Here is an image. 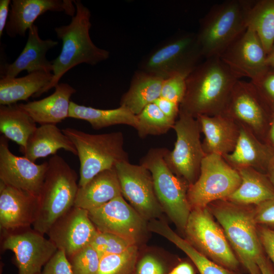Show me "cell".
<instances>
[{"label":"cell","mask_w":274,"mask_h":274,"mask_svg":"<svg viewBox=\"0 0 274 274\" xmlns=\"http://www.w3.org/2000/svg\"><path fill=\"white\" fill-rule=\"evenodd\" d=\"M38 274H43L42 272L40 273H38Z\"/></svg>","instance_id":"obj_52"},{"label":"cell","mask_w":274,"mask_h":274,"mask_svg":"<svg viewBox=\"0 0 274 274\" xmlns=\"http://www.w3.org/2000/svg\"><path fill=\"white\" fill-rule=\"evenodd\" d=\"M137 259L136 245L122 253L103 256L97 274H133Z\"/></svg>","instance_id":"obj_35"},{"label":"cell","mask_w":274,"mask_h":274,"mask_svg":"<svg viewBox=\"0 0 274 274\" xmlns=\"http://www.w3.org/2000/svg\"><path fill=\"white\" fill-rule=\"evenodd\" d=\"M257 232L264 253L274 267V230L257 225Z\"/></svg>","instance_id":"obj_43"},{"label":"cell","mask_w":274,"mask_h":274,"mask_svg":"<svg viewBox=\"0 0 274 274\" xmlns=\"http://www.w3.org/2000/svg\"><path fill=\"white\" fill-rule=\"evenodd\" d=\"M43 274H74L65 252L58 250L44 267Z\"/></svg>","instance_id":"obj_42"},{"label":"cell","mask_w":274,"mask_h":274,"mask_svg":"<svg viewBox=\"0 0 274 274\" xmlns=\"http://www.w3.org/2000/svg\"><path fill=\"white\" fill-rule=\"evenodd\" d=\"M184 232L186 240L208 258L241 272L242 266L208 207L191 210Z\"/></svg>","instance_id":"obj_9"},{"label":"cell","mask_w":274,"mask_h":274,"mask_svg":"<svg viewBox=\"0 0 274 274\" xmlns=\"http://www.w3.org/2000/svg\"><path fill=\"white\" fill-rule=\"evenodd\" d=\"M266 63L269 67L274 68V44L267 55Z\"/></svg>","instance_id":"obj_50"},{"label":"cell","mask_w":274,"mask_h":274,"mask_svg":"<svg viewBox=\"0 0 274 274\" xmlns=\"http://www.w3.org/2000/svg\"><path fill=\"white\" fill-rule=\"evenodd\" d=\"M122 196L147 220L156 219L163 211L156 195L151 172L142 164L129 161L118 163L115 167Z\"/></svg>","instance_id":"obj_14"},{"label":"cell","mask_w":274,"mask_h":274,"mask_svg":"<svg viewBox=\"0 0 274 274\" xmlns=\"http://www.w3.org/2000/svg\"><path fill=\"white\" fill-rule=\"evenodd\" d=\"M1 248L14 254L18 274H38L58 250L44 234L30 227L2 232Z\"/></svg>","instance_id":"obj_13"},{"label":"cell","mask_w":274,"mask_h":274,"mask_svg":"<svg viewBox=\"0 0 274 274\" xmlns=\"http://www.w3.org/2000/svg\"><path fill=\"white\" fill-rule=\"evenodd\" d=\"M122 195L115 168L104 170L79 187L74 206L89 211Z\"/></svg>","instance_id":"obj_25"},{"label":"cell","mask_w":274,"mask_h":274,"mask_svg":"<svg viewBox=\"0 0 274 274\" xmlns=\"http://www.w3.org/2000/svg\"><path fill=\"white\" fill-rule=\"evenodd\" d=\"M88 211L97 231L117 234L135 244L146 230V221L122 195Z\"/></svg>","instance_id":"obj_15"},{"label":"cell","mask_w":274,"mask_h":274,"mask_svg":"<svg viewBox=\"0 0 274 274\" xmlns=\"http://www.w3.org/2000/svg\"><path fill=\"white\" fill-rule=\"evenodd\" d=\"M62 131L77 151L80 161L79 187L85 185L99 173L115 168L120 162L129 161L121 131L94 134L70 127Z\"/></svg>","instance_id":"obj_6"},{"label":"cell","mask_w":274,"mask_h":274,"mask_svg":"<svg viewBox=\"0 0 274 274\" xmlns=\"http://www.w3.org/2000/svg\"><path fill=\"white\" fill-rule=\"evenodd\" d=\"M54 88V92L46 97L18 104L40 125L56 124L68 117L70 98L76 90L65 83H58Z\"/></svg>","instance_id":"obj_24"},{"label":"cell","mask_w":274,"mask_h":274,"mask_svg":"<svg viewBox=\"0 0 274 274\" xmlns=\"http://www.w3.org/2000/svg\"><path fill=\"white\" fill-rule=\"evenodd\" d=\"M37 128L36 123L18 104L0 106V131L23 149Z\"/></svg>","instance_id":"obj_32"},{"label":"cell","mask_w":274,"mask_h":274,"mask_svg":"<svg viewBox=\"0 0 274 274\" xmlns=\"http://www.w3.org/2000/svg\"><path fill=\"white\" fill-rule=\"evenodd\" d=\"M68 117L86 121L96 130L119 124L135 128L136 116L124 107L113 109H99L80 105L74 101L70 103Z\"/></svg>","instance_id":"obj_30"},{"label":"cell","mask_w":274,"mask_h":274,"mask_svg":"<svg viewBox=\"0 0 274 274\" xmlns=\"http://www.w3.org/2000/svg\"><path fill=\"white\" fill-rule=\"evenodd\" d=\"M267 55L257 33L248 27L219 57L239 79L247 77L255 82L269 68Z\"/></svg>","instance_id":"obj_16"},{"label":"cell","mask_w":274,"mask_h":274,"mask_svg":"<svg viewBox=\"0 0 274 274\" xmlns=\"http://www.w3.org/2000/svg\"><path fill=\"white\" fill-rule=\"evenodd\" d=\"M237 170L218 154L206 155L196 181L189 186L187 197L191 210L204 208L212 202L227 199L238 187Z\"/></svg>","instance_id":"obj_11"},{"label":"cell","mask_w":274,"mask_h":274,"mask_svg":"<svg viewBox=\"0 0 274 274\" xmlns=\"http://www.w3.org/2000/svg\"><path fill=\"white\" fill-rule=\"evenodd\" d=\"M253 3L226 1L213 6L200 19L196 35L203 58L220 57L246 30Z\"/></svg>","instance_id":"obj_4"},{"label":"cell","mask_w":274,"mask_h":274,"mask_svg":"<svg viewBox=\"0 0 274 274\" xmlns=\"http://www.w3.org/2000/svg\"><path fill=\"white\" fill-rule=\"evenodd\" d=\"M97 231L88 211L74 206L54 223L47 234L57 249L69 258L90 245Z\"/></svg>","instance_id":"obj_17"},{"label":"cell","mask_w":274,"mask_h":274,"mask_svg":"<svg viewBox=\"0 0 274 274\" xmlns=\"http://www.w3.org/2000/svg\"><path fill=\"white\" fill-rule=\"evenodd\" d=\"M265 144H266L274 153V110L272 111L271 120L266 133Z\"/></svg>","instance_id":"obj_48"},{"label":"cell","mask_w":274,"mask_h":274,"mask_svg":"<svg viewBox=\"0 0 274 274\" xmlns=\"http://www.w3.org/2000/svg\"><path fill=\"white\" fill-rule=\"evenodd\" d=\"M272 113L254 84L239 79L233 88L224 114L265 143Z\"/></svg>","instance_id":"obj_12"},{"label":"cell","mask_w":274,"mask_h":274,"mask_svg":"<svg viewBox=\"0 0 274 274\" xmlns=\"http://www.w3.org/2000/svg\"><path fill=\"white\" fill-rule=\"evenodd\" d=\"M161 111L169 119L176 121L180 112V105L161 97L154 102Z\"/></svg>","instance_id":"obj_44"},{"label":"cell","mask_w":274,"mask_h":274,"mask_svg":"<svg viewBox=\"0 0 274 274\" xmlns=\"http://www.w3.org/2000/svg\"><path fill=\"white\" fill-rule=\"evenodd\" d=\"M48 163L32 226L43 234H47L54 223L74 206L79 188L76 172L62 157L54 155Z\"/></svg>","instance_id":"obj_5"},{"label":"cell","mask_w":274,"mask_h":274,"mask_svg":"<svg viewBox=\"0 0 274 274\" xmlns=\"http://www.w3.org/2000/svg\"><path fill=\"white\" fill-rule=\"evenodd\" d=\"M148 229L170 241L190 259L200 274H242L224 268L200 253L187 241L175 232L168 225L156 219L150 221Z\"/></svg>","instance_id":"obj_31"},{"label":"cell","mask_w":274,"mask_h":274,"mask_svg":"<svg viewBox=\"0 0 274 274\" xmlns=\"http://www.w3.org/2000/svg\"><path fill=\"white\" fill-rule=\"evenodd\" d=\"M186 77L174 75L163 80L160 97L180 105L186 91Z\"/></svg>","instance_id":"obj_38"},{"label":"cell","mask_w":274,"mask_h":274,"mask_svg":"<svg viewBox=\"0 0 274 274\" xmlns=\"http://www.w3.org/2000/svg\"><path fill=\"white\" fill-rule=\"evenodd\" d=\"M58 43L50 39H42L38 26L33 24L28 30L26 43L18 57L12 63L1 64V79L16 78L23 71H26L28 74L37 71L51 73L52 62L47 59L46 55L48 50Z\"/></svg>","instance_id":"obj_21"},{"label":"cell","mask_w":274,"mask_h":274,"mask_svg":"<svg viewBox=\"0 0 274 274\" xmlns=\"http://www.w3.org/2000/svg\"><path fill=\"white\" fill-rule=\"evenodd\" d=\"M267 105L274 110V68L269 67L258 80L252 82Z\"/></svg>","instance_id":"obj_40"},{"label":"cell","mask_w":274,"mask_h":274,"mask_svg":"<svg viewBox=\"0 0 274 274\" xmlns=\"http://www.w3.org/2000/svg\"><path fill=\"white\" fill-rule=\"evenodd\" d=\"M11 2L10 0L0 1V37L3 35L7 19L9 17V7Z\"/></svg>","instance_id":"obj_45"},{"label":"cell","mask_w":274,"mask_h":274,"mask_svg":"<svg viewBox=\"0 0 274 274\" xmlns=\"http://www.w3.org/2000/svg\"><path fill=\"white\" fill-rule=\"evenodd\" d=\"M53 73L34 72L20 78L1 79L0 105L15 104L35 97L50 82Z\"/></svg>","instance_id":"obj_29"},{"label":"cell","mask_w":274,"mask_h":274,"mask_svg":"<svg viewBox=\"0 0 274 274\" xmlns=\"http://www.w3.org/2000/svg\"><path fill=\"white\" fill-rule=\"evenodd\" d=\"M163 79L139 71L135 73L128 90L122 96L120 106L135 115L160 97Z\"/></svg>","instance_id":"obj_28"},{"label":"cell","mask_w":274,"mask_h":274,"mask_svg":"<svg viewBox=\"0 0 274 274\" xmlns=\"http://www.w3.org/2000/svg\"><path fill=\"white\" fill-rule=\"evenodd\" d=\"M136 116L138 123L135 129L141 138L164 134L173 128L176 122L166 117L154 102Z\"/></svg>","instance_id":"obj_34"},{"label":"cell","mask_w":274,"mask_h":274,"mask_svg":"<svg viewBox=\"0 0 274 274\" xmlns=\"http://www.w3.org/2000/svg\"><path fill=\"white\" fill-rule=\"evenodd\" d=\"M257 264L262 274H274V267L265 254L258 259Z\"/></svg>","instance_id":"obj_47"},{"label":"cell","mask_w":274,"mask_h":274,"mask_svg":"<svg viewBox=\"0 0 274 274\" xmlns=\"http://www.w3.org/2000/svg\"><path fill=\"white\" fill-rule=\"evenodd\" d=\"M196 119L204 136L202 146L206 155L223 156L234 150L239 135V126L231 118L222 114L200 115Z\"/></svg>","instance_id":"obj_22"},{"label":"cell","mask_w":274,"mask_h":274,"mask_svg":"<svg viewBox=\"0 0 274 274\" xmlns=\"http://www.w3.org/2000/svg\"><path fill=\"white\" fill-rule=\"evenodd\" d=\"M8 139L0 137V181L39 197L48 168V161L36 164L9 149Z\"/></svg>","instance_id":"obj_18"},{"label":"cell","mask_w":274,"mask_h":274,"mask_svg":"<svg viewBox=\"0 0 274 274\" xmlns=\"http://www.w3.org/2000/svg\"><path fill=\"white\" fill-rule=\"evenodd\" d=\"M176 141L172 151L166 149L164 159L170 169L189 185L199 177L206 156L200 141V127L197 120L180 110L173 128Z\"/></svg>","instance_id":"obj_10"},{"label":"cell","mask_w":274,"mask_h":274,"mask_svg":"<svg viewBox=\"0 0 274 274\" xmlns=\"http://www.w3.org/2000/svg\"><path fill=\"white\" fill-rule=\"evenodd\" d=\"M76 8L71 22L55 28L58 39L62 41L60 54L52 62L53 77L49 84L35 97H37L55 87L61 78L77 65H95L109 58L108 51L97 47L91 40V13L80 0L73 1Z\"/></svg>","instance_id":"obj_2"},{"label":"cell","mask_w":274,"mask_h":274,"mask_svg":"<svg viewBox=\"0 0 274 274\" xmlns=\"http://www.w3.org/2000/svg\"><path fill=\"white\" fill-rule=\"evenodd\" d=\"M208 207L223 229L242 267L250 274L258 270L257 261L265 253L254 220V206L222 199L211 202Z\"/></svg>","instance_id":"obj_3"},{"label":"cell","mask_w":274,"mask_h":274,"mask_svg":"<svg viewBox=\"0 0 274 274\" xmlns=\"http://www.w3.org/2000/svg\"><path fill=\"white\" fill-rule=\"evenodd\" d=\"M71 0H13L5 30L10 37H24L35 20L48 11L64 12L73 17L76 12Z\"/></svg>","instance_id":"obj_20"},{"label":"cell","mask_w":274,"mask_h":274,"mask_svg":"<svg viewBox=\"0 0 274 274\" xmlns=\"http://www.w3.org/2000/svg\"><path fill=\"white\" fill-rule=\"evenodd\" d=\"M100 259L90 245L68 258L74 274H97Z\"/></svg>","instance_id":"obj_37"},{"label":"cell","mask_w":274,"mask_h":274,"mask_svg":"<svg viewBox=\"0 0 274 274\" xmlns=\"http://www.w3.org/2000/svg\"><path fill=\"white\" fill-rule=\"evenodd\" d=\"M237 170L241 184L226 199L238 204L255 206L274 197V187L266 173L249 167Z\"/></svg>","instance_id":"obj_27"},{"label":"cell","mask_w":274,"mask_h":274,"mask_svg":"<svg viewBox=\"0 0 274 274\" xmlns=\"http://www.w3.org/2000/svg\"><path fill=\"white\" fill-rule=\"evenodd\" d=\"M60 149L77 155L74 145L62 130L56 124H44L36 128L20 150L24 157L35 162L39 158L55 155Z\"/></svg>","instance_id":"obj_26"},{"label":"cell","mask_w":274,"mask_h":274,"mask_svg":"<svg viewBox=\"0 0 274 274\" xmlns=\"http://www.w3.org/2000/svg\"><path fill=\"white\" fill-rule=\"evenodd\" d=\"M239 126V135L234 150L223 158L236 170L249 167L266 173L274 153L250 131L244 126Z\"/></svg>","instance_id":"obj_23"},{"label":"cell","mask_w":274,"mask_h":274,"mask_svg":"<svg viewBox=\"0 0 274 274\" xmlns=\"http://www.w3.org/2000/svg\"><path fill=\"white\" fill-rule=\"evenodd\" d=\"M186 79L180 110L196 118L224 114L239 79L219 57L205 59Z\"/></svg>","instance_id":"obj_1"},{"label":"cell","mask_w":274,"mask_h":274,"mask_svg":"<svg viewBox=\"0 0 274 274\" xmlns=\"http://www.w3.org/2000/svg\"><path fill=\"white\" fill-rule=\"evenodd\" d=\"M254 213L257 225L274 230V197L254 206Z\"/></svg>","instance_id":"obj_41"},{"label":"cell","mask_w":274,"mask_h":274,"mask_svg":"<svg viewBox=\"0 0 274 274\" xmlns=\"http://www.w3.org/2000/svg\"><path fill=\"white\" fill-rule=\"evenodd\" d=\"M168 274H195V270L191 264L183 261L174 266Z\"/></svg>","instance_id":"obj_46"},{"label":"cell","mask_w":274,"mask_h":274,"mask_svg":"<svg viewBox=\"0 0 274 274\" xmlns=\"http://www.w3.org/2000/svg\"><path fill=\"white\" fill-rule=\"evenodd\" d=\"M266 174L274 187V156L271 159L269 163Z\"/></svg>","instance_id":"obj_49"},{"label":"cell","mask_w":274,"mask_h":274,"mask_svg":"<svg viewBox=\"0 0 274 274\" xmlns=\"http://www.w3.org/2000/svg\"><path fill=\"white\" fill-rule=\"evenodd\" d=\"M135 245L117 234L98 231L90 244L100 258L106 255L122 253Z\"/></svg>","instance_id":"obj_36"},{"label":"cell","mask_w":274,"mask_h":274,"mask_svg":"<svg viewBox=\"0 0 274 274\" xmlns=\"http://www.w3.org/2000/svg\"><path fill=\"white\" fill-rule=\"evenodd\" d=\"M166 149H150L141 159L140 164L151 172L156 195L163 211L184 232L191 211L187 197L189 185L176 175L165 163Z\"/></svg>","instance_id":"obj_7"},{"label":"cell","mask_w":274,"mask_h":274,"mask_svg":"<svg viewBox=\"0 0 274 274\" xmlns=\"http://www.w3.org/2000/svg\"><path fill=\"white\" fill-rule=\"evenodd\" d=\"M202 57L196 33L186 32L150 52L141 62L140 68L163 79L177 75L187 78Z\"/></svg>","instance_id":"obj_8"},{"label":"cell","mask_w":274,"mask_h":274,"mask_svg":"<svg viewBox=\"0 0 274 274\" xmlns=\"http://www.w3.org/2000/svg\"><path fill=\"white\" fill-rule=\"evenodd\" d=\"M248 25L257 33L268 54L274 44V0L254 3L249 14Z\"/></svg>","instance_id":"obj_33"},{"label":"cell","mask_w":274,"mask_h":274,"mask_svg":"<svg viewBox=\"0 0 274 274\" xmlns=\"http://www.w3.org/2000/svg\"><path fill=\"white\" fill-rule=\"evenodd\" d=\"M251 274H262V273L261 272V271H260V269L259 268V269H258L257 270L254 271V272L252 273Z\"/></svg>","instance_id":"obj_51"},{"label":"cell","mask_w":274,"mask_h":274,"mask_svg":"<svg viewBox=\"0 0 274 274\" xmlns=\"http://www.w3.org/2000/svg\"><path fill=\"white\" fill-rule=\"evenodd\" d=\"M169 271L160 259L147 254L137 261L133 274H168Z\"/></svg>","instance_id":"obj_39"},{"label":"cell","mask_w":274,"mask_h":274,"mask_svg":"<svg viewBox=\"0 0 274 274\" xmlns=\"http://www.w3.org/2000/svg\"><path fill=\"white\" fill-rule=\"evenodd\" d=\"M39 197L0 181V228L11 231L32 226Z\"/></svg>","instance_id":"obj_19"}]
</instances>
